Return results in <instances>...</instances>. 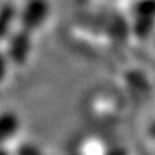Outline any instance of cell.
I'll return each instance as SVG.
<instances>
[{"label": "cell", "mask_w": 155, "mask_h": 155, "mask_svg": "<svg viewBox=\"0 0 155 155\" xmlns=\"http://www.w3.org/2000/svg\"><path fill=\"white\" fill-rule=\"evenodd\" d=\"M106 155H128V154L122 150H114V151H111V152H108Z\"/></svg>", "instance_id": "obj_6"}, {"label": "cell", "mask_w": 155, "mask_h": 155, "mask_svg": "<svg viewBox=\"0 0 155 155\" xmlns=\"http://www.w3.org/2000/svg\"><path fill=\"white\" fill-rule=\"evenodd\" d=\"M0 155H10V154H9L5 148H0Z\"/></svg>", "instance_id": "obj_8"}, {"label": "cell", "mask_w": 155, "mask_h": 155, "mask_svg": "<svg viewBox=\"0 0 155 155\" xmlns=\"http://www.w3.org/2000/svg\"><path fill=\"white\" fill-rule=\"evenodd\" d=\"M154 46H155V39H154Z\"/></svg>", "instance_id": "obj_9"}, {"label": "cell", "mask_w": 155, "mask_h": 155, "mask_svg": "<svg viewBox=\"0 0 155 155\" xmlns=\"http://www.w3.org/2000/svg\"><path fill=\"white\" fill-rule=\"evenodd\" d=\"M52 13L49 0H25L17 12V28L35 35L45 28Z\"/></svg>", "instance_id": "obj_1"}, {"label": "cell", "mask_w": 155, "mask_h": 155, "mask_svg": "<svg viewBox=\"0 0 155 155\" xmlns=\"http://www.w3.org/2000/svg\"><path fill=\"white\" fill-rule=\"evenodd\" d=\"M12 63L9 61V58L6 55L5 49L0 48V85L6 81V78L9 75V71H10Z\"/></svg>", "instance_id": "obj_5"}, {"label": "cell", "mask_w": 155, "mask_h": 155, "mask_svg": "<svg viewBox=\"0 0 155 155\" xmlns=\"http://www.w3.org/2000/svg\"><path fill=\"white\" fill-rule=\"evenodd\" d=\"M17 9L12 3L0 5V42H6L17 28Z\"/></svg>", "instance_id": "obj_3"}, {"label": "cell", "mask_w": 155, "mask_h": 155, "mask_svg": "<svg viewBox=\"0 0 155 155\" xmlns=\"http://www.w3.org/2000/svg\"><path fill=\"white\" fill-rule=\"evenodd\" d=\"M150 137L155 141V122L150 127Z\"/></svg>", "instance_id": "obj_7"}, {"label": "cell", "mask_w": 155, "mask_h": 155, "mask_svg": "<svg viewBox=\"0 0 155 155\" xmlns=\"http://www.w3.org/2000/svg\"><path fill=\"white\" fill-rule=\"evenodd\" d=\"M20 124V118L15 111L0 112V148H5L6 142L19 132Z\"/></svg>", "instance_id": "obj_4"}, {"label": "cell", "mask_w": 155, "mask_h": 155, "mask_svg": "<svg viewBox=\"0 0 155 155\" xmlns=\"http://www.w3.org/2000/svg\"><path fill=\"white\" fill-rule=\"evenodd\" d=\"M5 43V52L12 66H23L28 63L33 50V35L16 28V30L7 38Z\"/></svg>", "instance_id": "obj_2"}]
</instances>
